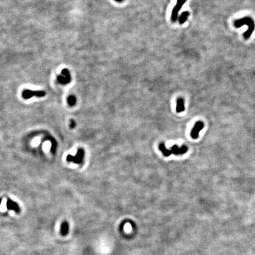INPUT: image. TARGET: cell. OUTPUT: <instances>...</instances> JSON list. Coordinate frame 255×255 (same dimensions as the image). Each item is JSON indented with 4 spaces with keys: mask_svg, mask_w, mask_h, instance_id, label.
I'll list each match as a JSON object with an SVG mask.
<instances>
[{
    "mask_svg": "<svg viewBox=\"0 0 255 255\" xmlns=\"http://www.w3.org/2000/svg\"><path fill=\"white\" fill-rule=\"evenodd\" d=\"M204 126H205V124H204L203 122L198 121L196 122V124L194 126L191 131V137L194 139H197L198 137L200 131L203 129Z\"/></svg>",
    "mask_w": 255,
    "mask_h": 255,
    "instance_id": "6",
    "label": "cell"
},
{
    "mask_svg": "<svg viewBox=\"0 0 255 255\" xmlns=\"http://www.w3.org/2000/svg\"><path fill=\"white\" fill-rule=\"evenodd\" d=\"M52 142V149H51V151H52V152H53V153H54L56 151V149L57 143L54 139H53V141H52V142Z\"/></svg>",
    "mask_w": 255,
    "mask_h": 255,
    "instance_id": "14",
    "label": "cell"
},
{
    "mask_svg": "<svg viewBox=\"0 0 255 255\" xmlns=\"http://www.w3.org/2000/svg\"><path fill=\"white\" fill-rule=\"evenodd\" d=\"M185 110L184 107V100L182 98H179L177 100V108H176V111L178 113L180 112H182Z\"/></svg>",
    "mask_w": 255,
    "mask_h": 255,
    "instance_id": "11",
    "label": "cell"
},
{
    "mask_svg": "<svg viewBox=\"0 0 255 255\" xmlns=\"http://www.w3.org/2000/svg\"><path fill=\"white\" fill-rule=\"evenodd\" d=\"M67 103L69 106H74L76 104V98L74 95H70L67 98Z\"/></svg>",
    "mask_w": 255,
    "mask_h": 255,
    "instance_id": "13",
    "label": "cell"
},
{
    "mask_svg": "<svg viewBox=\"0 0 255 255\" xmlns=\"http://www.w3.org/2000/svg\"><path fill=\"white\" fill-rule=\"evenodd\" d=\"M85 156V151L83 149H79L76 153V155L73 156L69 154L66 157V160L67 162H73L75 164H79L82 162Z\"/></svg>",
    "mask_w": 255,
    "mask_h": 255,
    "instance_id": "2",
    "label": "cell"
},
{
    "mask_svg": "<svg viewBox=\"0 0 255 255\" xmlns=\"http://www.w3.org/2000/svg\"><path fill=\"white\" fill-rule=\"evenodd\" d=\"M69 226L67 221H63L61 224L60 227V233L62 236H66L69 233Z\"/></svg>",
    "mask_w": 255,
    "mask_h": 255,
    "instance_id": "9",
    "label": "cell"
},
{
    "mask_svg": "<svg viewBox=\"0 0 255 255\" xmlns=\"http://www.w3.org/2000/svg\"><path fill=\"white\" fill-rule=\"evenodd\" d=\"M186 0H177V3L176 5L174 7L172 11L171 15V20L172 22H176L178 18V15L180 10L182 7L183 5L186 3Z\"/></svg>",
    "mask_w": 255,
    "mask_h": 255,
    "instance_id": "5",
    "label": "cell"
},
{
    "mask_svg": "<svg viewBox=\"0 0 255 255\" xmlns=\"http://www.w3.org/2000/svg\"><path fill=\"white\" fill-rule=\"evenodd\" d=\"M76 126V122L73 119H70V128L71 129H73Z\"/></svg>",
    "mask_w": 255,
    "mask_h": 255,
    "instance_id": "15",
    "label": "cell"
},
{
    "mask_svg": "<svg viewBox=\"0 0 255 255\" xmlns=\"http://www.w3.org/2000/svg\"><path fill=\"white\" fill-rule=\"evenodd\" d=\"M244 25L248 26V30L243 34L244 38L248 40L251 36L253 32L254 31L255 28V24L252 18L250 17H244L234 22V26L237 28H239Z\"/></svg>",
    "mask_w": 255,
    "mask_h": 255,
    "instance_id": "1",
    "label": "cell"
},
{
    "mask_svg": "<svg viewBox=\"0 0 255 255\" xmlns=\"http://www.w3.org/2000/svg\"><path fill=\"white\" fill-rule=\"evenodd\" d=\"M115 1L116 2H118V3H121V2L123 1L124 0H115Z\"/></svg>",
    "mask_w": 255,
    "mask_h": 255,
    "instance_id": "16",
    "label": "cell"
},
{
    "mask_svg": "<svg viewBox=\"0 0 255 255\" xmlns=\"http://www.w3.org/2000/svg\"><path fill=\"white\" fill-rule=\"evenodd\" d=\"M2 200H3V198H0V205H1V204Z\"/></svg>",
    "mask_w": 255,
    "mask_h": 255,
    "instance_id": "17",
    "label": "cell"
},
{
    "mask_svg": "<svg viewBox=\"0 0 255 255\" xmlns=\"http://www.w3.org/2000/svg\"><path fill=\"white\" fill-rule=\"evenodd\" d=\"M46 95V92L44 91H33L28 89L24 90L22 93V96L25 99H29L32 97L36 96L38 98L44 97Z\"/></svg>",
    "mask_w": 255,
    "mask_h": 255,
    "instance_id": "3",
    "label": "cell"
},
{
    "mask_svg": "<svg viewBox=\"0 0 255 255\" xmlns=\"http://www.w3.org/2000/svg\"><path fill=\"white\" fill-rule=\"evenodd\" d=\"M7 208L8 210L14 211L17 213L20 212V208L18 204L9 198H8L7 201Z\"/></svg>",
    "mask_w": 255,
    "mask_h": 255,
    "instance_id": "8",
    "label": "cell"
},
{
    "mask_svg": "<svg viewBox=\"0 0 255 255\" xmlns=\"http://www.w3.org/2000/svg\"><path fill=\"white\" fill-rule=\"evenodd\" d=\"M187 150L188 148L186 145H182L181 147H179L177 145H174L172 146L171 148V152L172 154L176 155L184 154L187 152Z\"/></svg>",
    "mask_w": 255,
    "mask_h": 255,
    "instance_id": "7",
    "label": "cell"
},
{
    "mask_svg": "<svg viewBox=\"0 0 255 255\" xmlns=\"http://www.w3.org/2000/svg\"><path fill=\"white\" fill-rule=\"evenodd\" d=\"M159 149L162 152L163 155H164L165 157H169L172 154L171 150L168 149L166 147V145L164 144H163V143L160 144L159 145Z\"/></svg>",
    "mask_w": 255,
    "mask_h": 255,
    "instance_id": "10",
    "label": "cell"
},
{
    "mask_svg": "<svg viewBox=\"0 0 255 255\" xmlns=\"http://www.w3.org/2000/svg\"><path fill=\"white\" fill-rule=\"evenodd\" d=\"M189 14H189V13L188 11H185V12L182 13L181 14V15H180V17H179L178 21H179L180 24H182L186 22V20H187L188 17L189 16Z\"/></svg>",
    "mask_w": 255,
    "mask_h": 255,
    "instance_id": "12",
    "label": "cell"
},
{
    "mask_svg": "<svg viewBox=\"0 0 255 255\" xmlns=\"http://www.w3.org/2000/svg\"><path fill=\"white\" fill-rule=\"evenodd\" d=\"M57 81L62 85H67L71 81V76L68 69H64L62 70L61 75H59L57 77Z\"/></svg>",
    "mask_w": 255,
    "mask_h": 255,
    "instance_id": "4",
    "label": "cell"
}]
</instances>
